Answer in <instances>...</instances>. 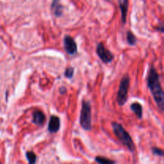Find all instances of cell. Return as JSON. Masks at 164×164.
Instances as JSON below:
<instances>
[{
    "instance_id": "cell-4",
    "label": "cell",
    "mask_w": 164,
    "mask_h": 164,
    "mask_svg": "<svg viewBox=\"0 0 164 164\" xmlns=\"http://www.w3.org/2000/svg\"><path fill=\"white\" fill-rule=\"evenodd\" d=\"M130 86V78L128 75H124L122 78L117 93V103L119 106H123L127 101V95Z\"/></svg>"
},
{
    "instance_id": "cell-9",
    "label": "cell",
    "mask_w": 164,
    "mask_h": 164,
    "mask_svg": "<svg viewBox=\"0 0 164 164\" xmlns=\"http://www.w3.org/2000/svg\"><path fill=\"white\" fill-rule=\"evenodd\" d=\"M119 5L121 11V19L123 23H126L127 21V11H128V0H119Z\"/></svg>"
},
{
    "instance_id": "cell-11",
    "label": "cell",
    "mask_w": 164,
    "mask_h": 164,
    "mask_svg": "<svg viewBox=\"0 0 164 164\" xmlns=\"http://www.w3.org/2000/svg\"><path fill=\"white\" fill-rule=\"evenodd\" d=\"M131 111H134V113L136 115V116L139 119H141L143 116V107L139 103H134L131 105Z\"/></svg>"
},
{
    "instance_id": "cell-1",
    "label": "cell",
    "mask_w": 164,
    "mask_h": 164,
    "mask_svg": "<svg viewBox=\"0 0 164 164\" xmlns=\"http://www.w3.org/2000/svg\"><path fill=\"white\" fill-rule=\"evenodd\" d=\"M147 86L150 89L154 100L158 106V109L162 111L164 110V92L161 86L159 75L155 68L152 66L149 70Z\"/></svg>"
},
{
    "instance_id": "cell-2",
    "label": "cell",
    "mask_w": 164,
    "mask_h": 164,
    "mask_svg": "<svg viewBox=\"0 0 164 164\" xmlns=\"http://www.w3.org/2000/svg\"><path fill=\"white\" fill-rule=\"evenodd\" d=\"M111 125L115 136L117 137V139H119V142L124 147H127L131 152H134L135 150V146L129 133L124 129V127L120 123L114 122V123H112Z\"/></svg>"
},
{
    "instance_id": "cell-15",
    "label": "cell",
    "mask_w": 164,
    "mask_h": 164,
    "mask_svg": "<svg viewBox=\"0 0 164 164\" xmlns=\"http://www.w3.org/2000/svg\"><path fill=\"white\" fill-rule=\"evenodd\" d=\"M74 69L73 68V67H71V66H69V67L66 68V71H65V76H66V78H71L73 77V75H74Z\"/></svg>"
},
{
    "instance_id": "cell-16",
    "label": "cell",
    "mask_w": 164,
    "mask_h": 164,
    "mask_svg": "<svg viewBox=\"0 0 164 164\" xmlns=\"http://www.w3.org/2000/svg\"><path fill=\"white\" fill-rule=\"evenodd\" d=\"M151 150H152L153 154H155V155H158V156H163V150H162L161 148H159V147H152V149H151Z\"/></svg>"
},
{
    "instance_id": "cell-17",
    "label": "cell",
    "mask_w": 164,
    "mask_h": 164,
    "mask_svg": "<svg viewBox=\"0 0 164 164\" xmlns=\"http://www.w3.org/2000/svg\"><path fill=\"white\" fill-rule=\"evenodd\" d=\"M59 92H60V94H62V95L65 94V93L66 92V87H64V86H62V87H60V89H59Z\"/></svg>"
},
{
    "instance_id": "cell-3",
    "label": "cell",
    "mask_w": 164,
    "mask_h": 164,
    "mask_svg": "<svg viewBox=\"0 0 164 164\" xmlns=\"http://www.w3.org/2000/svg\"><path fill=\"white\" fill-rule=\"evenodd\" d=\"M79 123L81 127L86 131H90L92 129L91 118V106L90 102L83 100L82 103V108L80 111Z\"/></svg>"
},
{
    "instance_id": "cell-6",
    "label": "cell",
    "mask_w": 164,
    "mask_h": 164,
    "mask_svg": "<svg viewBox=\"0 0 164 164\" xmlns=\"http://www.w3.org/2000/svg\"><path fill=\"white\" fill-rule=\"evenodd\" d=\"M64 48L66 52L70 55H73L77 53L78 47L76 43L70 35H66L64 37Z\"/></svg>"
},
{
    "instance_id": "cell-12",
    "label": "cell",
    "mask_w": 164,
    "mask_h": 164,
    "mask_svg": "<svg viewBox=\"0 0 164 164\" xmlns=\"http://www.w3.org/2000/svg\"><path fill=\"white\" fill-rule=\"evenodd\" d=\"M95 160L99 164H115V161L104 156H96Z\"/></svg>"
},
{
    "instance_id": "cell-7",
    "label": "cell",
    "mask_w": 164,
    "mask_h": 164,
    "mask_svg": "<svg viewBox=\"0 0 164 164\" xmlns=\"http://www.w3.org/2000/svg\"><path fill=\"white\" fill-rule=\"evenodd\" d=\"M47 129L51 133H56L60 129V119L56 115H52L50 118Z\"/></svg>"
},
{
    "instance_id": "cell-13",
    "label": "cell",
    "mask_w": 164,
    "mask_h": 164,
    "mask_svg": "<svg viewBox=\"0 0 164 164\" xmlns=\"http://www.w3.org/2000/svg\"><path fill=\"white\" fill-rule=\"evenodd\" d=\"M26 157H27V159L28 161V163L29 164H35L37 162V155L32 151H27L26 153Z\"/></svg>"
},
{
    "instance_id": "cell-8",
    "label": "cell",
    "mask_w": 164,
    "mask_h": 164,
    "mask_svg": "<svg viewBox=\"0 0 164 164\" xmlns=\"http://www.w3.org/2000/svg\"><path fill=\"white\" fill-rule=\"evenodd\" d=\"M33 123L38 127H43L46 122V116L42 111L36 109L33 112Z\"/></svg>"
},
{
    "instance_id": "cell-5",
    "label": "cell",
    "mask_w": 164,
    "mask_h": 164,
    "mask_svg": "<svg viewBox=\"0 0 164 164\" xmlns=\"http://www.w3.org/2000/svg\"><path fill=\"white\" fill-rule=\"evenodd\" d=\"M96 53H97L99 58L104 63H111L114 59L113 54L109 50L107 49L102 43H99L97 46Z\"/></svg>"
},
{
    "instance_id": "cell-10",
    "label": "cell",
    "mask_w": 164,
    "mask_h": 164,
    "mask_svg": "<svg viewBox=\"0 0 164 164\" xmlns=\"http://www.w3.org/2000/svg\"><path fill=\"white\" fill-rule=\"evenodd\" d=\"M63 6L60 3L59 0H53L51 4V11L56 17H60L63 15Z\"/></svg>"
},
{
    "instance_id": "cell-14",
    "label": "cell",
    "mask_w": 164,
    "mask_h": 164,
    "mask_svg": "<svg viewBox=\"0 0 164 164\" xmlns=\"http://www.w3.org/2000/svg\"><path fill=\"white\" fill-rule=\"evenodd\" d=\"M127 43H129L130 45H131V46L135 45V44H136V43H137L136 37H135V35H134V34H133L132 32H131V31L127 32Z\"/></svg>"
}]
</instances>
